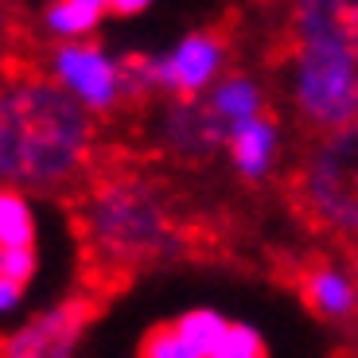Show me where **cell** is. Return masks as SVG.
<instances>
[{
    "label": "cell",
    "mask_w": 358,
    "mask_h": 358,
    "mask_svg": "<svg viewBox=\"0 0 358 358\" xmlns=\"http://www.w3.org/2000/svg\"><path fill=\"white\" fill-rule=\"evenodd\" d=\"M98 117L47 74L0 82V183L27 195H63L94 164Z\"/></svg>",
    "instance_id": "cell-1"
},
{
    "label": "cell",
    "mask_w": 358,
    "mask_h": 358,
    "mask_svg": "<svg viewBox=\"0 0 358 358\" xmlns=\"http://www.w3.org/2000/svg\"><path fill=\"white\" fill-rule=\"evenodd\" d=\"M78 226L94 265L113 273L168 265L187 250L168 199L144 176H106L86 191Z\"/></svg>",
    "instance_id": "cell-2"
},
{
    "label": "cell",
    "mask_w": 358,
    "mask_h": 358,
    "mask_svg": "<svg viewBox=\"0 0 358 358\" xmlns=\"http://www.w3.org/2000/svg\"><path fill=\"white\" fill-rule=\"evenodd\" d=\"M285 98L296 121L320 133L358 121V59L339 47L292 43L285 59Z\"/></svg>",
    "instance_id": "cell-3"
},
{
    "label": "cell",
    "mask_w": 358,
    "mask_h": 358,
    "mask_svg": "<svg viewBox=\"0 0 358 358\" xmlns=\"http://www.w3.org/2000/svg\"><path fill=\"white\" fill-rule=\"evenodd\" d=\"M129 98L164 94L171 101H199L230 74V47L218 31H187L156 55H129Z\"/></svg>",
    "instance_id": "cell-4"
},
{
    "label": "cell",
    "mask_w": 358,
    "mask_h": 358,
    "mask_svg": "<svg viewBox=\"0 0 358 358\" xmlns=\"http://www.w3.org/2000/svg\"><path fill=\"white\" fill-rule=\"evenodd\" d=\"M300 199L323 230L358 238V121L315 136L300 168Z\"/></svg>",
    "instance_id": "cell-5"
},
{
    "label": "cell",
    "mask_w": 358,
    "mask_h": 358,
    "mask_svg": "<svg viewBox=\"0 0 358 358\" xmlns=\"http://www.w3.org/2000/svg\"><path fill=\"white\" fill-rule=\"evenodd\" d=\"M43 74L59 90H66L90 117H109L129 101L125 59H117L98 39L78 43H51Z\"/></svg>",
    "instance_id": "cell-6"
},
{
    "label": "cell",
    "mask_w": 358,
    "mask_h": 358,
    "mask_svg": "<svg viewBox=\"0 0 358 358\" xmlns=\"http://www.w3.org/2000/svg\"><path fill=\"white\" fill-rule=\"evenodd\" d=\"M86 327H90V300H82V296L51 300L27 320H20L0 339V358H78Z\"/></svg>",
    "instance_id": "cell-7"
},
{
    "label": "cell",
    "mask_w": 358,
    "mask_h": 358,
    "mask_svg": "<svg viewBox=\"0 0 358 358\" xmlns=\"http://www.w3.org/2000/svg\"><path fill=\"white\" fill-rule=\"evenodd\" d=\"M156 141L179 160H206L218 148H226V125L210 113L206 98L168 101L156 121Z\"/></svg>",
    "instance_id": "cell-8"
},
{
    "label": "cell",
    "mask_w": 358,
    "mask_h": 358,
    "mask_svg": "<svg viewBox=\"0 0 358 358\" xmlns=\"http://www.w3.org/2000/svg\"><path fill=\"white\" fill-rule=\"evenodd\" d=\"M292 39L339 47L358 59V0H292Z\"/></svg>",
    "instance_id": "cell-9"
},
{
    "label": "cell",
    "mask_w": 358,
    "mask_h": 358,
    "mask_svg": "<svg viewBox=\"0 0 358 358\" xmlns=\"http://www.w3.org/2000/svg\"><path fill=\"white\" fill-rule=\"evenodd\" d=\"M280 144H285L280 125L265 113V117L245 121V125H234L226 133L222 152H226V160H230L238 179H245V183H265L280 164Z\"/></svg>",
    "instance_id": "cell-10"
},
{
    "label": "cell",
    "mask_w": 358,
    "mask_h": 358,
    "mask_svg": "<svg viewBox=\"0 0 358 358\" xmlns=\"http://www.w3.org/2000/svg\"><path fill=\"white\" fill-rule=\"evenodd\" d=\"M300 296L327 323L358 320V277L343 265H312L300 280Z\"/></svg>",
    "instance_id": "cell-11"
},
{
    "label": "cell",
    "mask_w": 358,
    "mask_h": 358,
    "mask_svg": "<svg viewBox=\"0 0 358 358\" xmlns=\"http://www.w3.org/2000/svg\"><path fill=\"white\" fill-rule=\"evenodd\" d=\"M106 16H113L109 0H47L39 12V27L51 43H78L94 39Z\"/></svg>",
    "instance_id": "cell-12"
},
{
    "label": "cell",
    "mask_w": 358,
    "mask_h": 358,
    "mask_svg": "<svg viewBox=\"0 0 358 358\" xmlns=\"http://www.w3.org/2000/svg\"><path fill=\"white\" fill-rule=\"evenodd\" d=\"M206 106H210V113H215L226 125V133H230L234 125H245L253 117H265V86H261L253 74L230 71L210 94H206Z\"/></svg>",
    "instance_id": "cell-13"
},
{
    "label": "cell",
    "mask_w": 358,
    "mask_h": 358,
    "mask_svg": "<svg viewBox=\"0 0 358 358\" xmlns=\"http://www.w3.org/2000/svg\"><path fill=\"white\" fill-rule=\"evenodd\" d=\"M39 234L43 218L36 195L0 183V250H39Z\"/></svg>",
    "instance_id": "cell-14"
},
{
    "label": "cell",
    "mask_w": 358,
    "mask_h": 358,
    "mask_svg": "<svg viewBox=\"0 0 358 358\" xmlns=\"http://www.w3.org/2000/svg\"><path fill=\"white\" fill-rule=\"evenodd\" d=\"M171 323H176L179 335L199 350V358H210L218 350V343L226 339L234 320H226V315L210 304H195V308H187V312H179Z\"/></svg>",
    "instance_id": "cell-15"
},
{
    "label": "cell",
    "mask_w": 358,
    "mask_h": 358,
    "mask_svg": "<svg viewBox=\"0 0 358 358\" xmlns=\"http://www.w3.org/2000/svg\"><path fill=\"white\" fill-rule=\"evenodd\" d=\"M141 358H199V350L179 335L176 323H160V327H152L144 335Z\"/></svg>",
    "instance_id": "cell-16"
},
{
    "label": "cell",
    "mask_w": 358,
    "mask_h": 358,
    "mask_svg": "<svg viewBox=\"0 0 358 358\" xmlns=\"http://www.w3.org/2000/svg\"><path fill=\"white\" fill-rule=\"evenodd\" d=\"M210 358H265V335L253 323H230L226 339Z\"/></svg>",
    "instance_id": "cell-17"
},
{
    "label": "cell",
    "mask_w": 358,
    "mask_h": 358,
    "mask_svg": "<svg viewBox=\"0 0 358 358\" xmlns=\"http://www.w3.org/2000/svg\"><path fill=\"white\" fill-rule=\"evenodd\" d=\"M43 253L39 250H0V277L16 280V285L31 288V280L39 277Z\"/></svg>",
    "instance_id": "cell-18"
},
{
    "label": "cell",
    "mask_w": 358,
    "mask_h": 358,
    "mask_svg": "<svg viewBox=\"0 0 358 358\" xmlns=\"http://www.w3.org/2000/svg\"><path fill=\"white\" fill-rule=\"evenodd\" d=\"M24 300H27V288L24 285H16V280H8V277H0V323L16 320L20 308H24Z\"/></svg>",
    "instance_id": "cell-19"
},
{
    "label": "cell",
    "mask_w": 358,
    "mask_h": 358,
    "mask_svg": "<svg viewBox=\"0 0 358 358\" xmlns=\"http://www.w3.org/2000/svg\"><path fill=\"white\" fill-rule=\"evenodd\" d=\"M156 0H109V12L113 16H141V12H148Z\"/></svg>",
    "instance_id": "cell-20"
},
{
    "label": "cell",
    "mask_w": 358,
    "mask_h": 358,
    "mask_svg": "<svg viewBox=\"0 0 358 358\" xmlns=\"http://www.w3.org/2000/svg\"><path fill=\"white\" fill-rule=\"evenodd\" d=\"M355 350H358V343H355Z\"/></svg>",
    "instance_id": "cell-21"
}]
</instances>
